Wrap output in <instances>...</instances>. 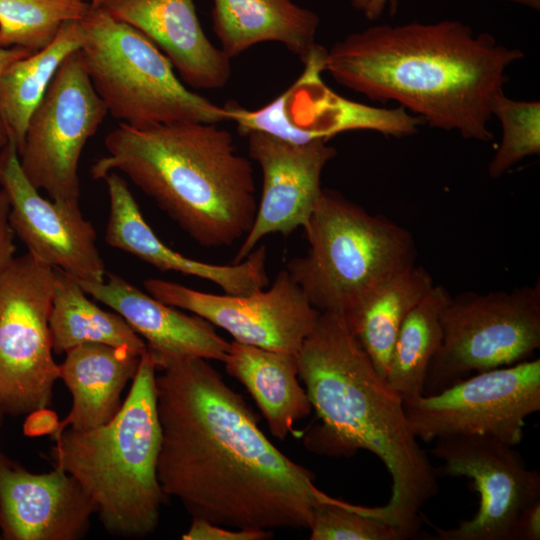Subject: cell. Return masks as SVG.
<instances>
[{"instance_id": "cell-1", "label": "cell", "mask_w": 540, "mask_h": 540, "mask_svg": "<svg viewBox=\"0 0 540 540\" xmlns=\"http://www.w3.org/2000/svg\"><path fill=\"white\" fill-rule=\"evenodd\" d=\"M159 371L157 475L166 497L230 528L309 529L314 507L333 497L267 438L243 397L203 358Z\"/></svg>"}, {"instance_id": "cell-2", "label": "cell", "mask_w": 540, "mask_h": 540, "mask_svg": "<svg viewBox=\"0 0 540 540\" xmlns=\"http://www.w3.org/2000/svg\"><path fill=\"white\" fill-rule=\"evenodd\" d=\"M518 48L459 20L380 24L327 50L324 72L372 101L396 102L430 127L489 142L488 127Z\"/></svg>"}, {"instance_id": "cell-3", "label": "cell", "mask_w": 540, "mask_h": 540, "mask_svg": "<svg viewBox=\"0 0 540 540\" xmlns=\"http://www.w3.org/2000/svg\"><path fill=\"white\" fill-rule=\"evenodd\" d=\"M297 363L321 420L308 434L309 449L336 455L364 449L379 457L392 485L389 501L375 512L400 540L415 538L421 509L439 491L436 468L411 429L402 398L376 370L343 312H320Z\"/></svg>"}, {"instance_id": "cell-4", "label": "cell", "mask_w": 540, "mask_h": 540, "mask_svg": "<svg viewBox=\"0 0 540 540\" xmlns=\"http://www.w3.org/2000/svg\"><path fill=\"white\" fill-rule=\"evenodd\" d=\"M104 145L91 177L123 173L200 246H231L250 231L258 206L252 165L219 124L119 123Z\"/></svg>"}, {"instance_id": "cell-5", "label": "cell", "mask_w": 540, "mask_h": 540, "mask_svg": "<svg viewBox=\"0 0 540 540\" xmlns=\"http://www.w3.org/2000/svg\"><path fill=\"white\" fill-rule=\"evenodd\" d=\"M156 371L146 351L128 395L110 421L87 430L66 427L54 438V466L76 479L105 530L119 537L152 534L166 498L157 475L161 428Z\"/></svg>"}, {"instance_id": "cell-6", "label": "cell", "mask_w": 540, "mask_h": 540, "mask_svg": "<svg viewBox=\"0 0 540 540\" xmlns=\"http://www.w3.org/2000/svg\"><path fill=\"white\" fill-rule=\"evenodd\" d=\"M303 229L308 250L286 270L319 312L345 313L380 283L415 265L416 246L407 229L334 190L322 189Z\"/></svg>"}, {"instance_id": "cell-7", "label": "cell", "mask_w": 540, "mask_h": 540, "mask_svg": "<svg viewBox=\"0 0 540 540\" xmlns=\"http://www.w3.org/2000/svg\"><path fill=\"white\" fill-rule=\"evenodd\" d=\"M80 22L82 62L108 113L120 123L228 120L225 106L188 89L168 58L132 26L92 5Z\"/></svg>"}, {"instance_id": "cell-8", "label": "cell", "mask_w": 540, "mask_h": 540, "mask_svg": "<svg viewBox=\"0 0 540 540\" xmlns=\"http://www.w3.org/2000/svg\"><path fill=\"white\" fill-rule=\"evenodd\" d=\"M443 338L423 395L437 394L472 374L527 360L540 347V284L511 291L451 296Z\"/></svg>"}, {"instance_id": "cell-9", "label": "cell", "mask_w": 540, "mask_h": 540, "mask_svg": "<svg viewBox=\"0 0 540 540\" xmlns=\"http://www.w3.org/2000/svg\"><path fill=\"white\" fill-rule=\"evenodd\" d=\"M55 269L26 253L0 273V408L44 411L59 379L49 329Z\"/></svg>"}, {"instance_id": "cell-10", "label": "cell", "mask_w": 540, "mask_h": 540, "mask_svg": "<svg viewBox=\"0 0 540 540\" xmlns=\"http://www.w3.org/2000/svg\"><path fill=\"white\" fill-rule=\"evenodd\" d=\"M107 114L79 50L71 53L29 120L18 153L28 180L51 200L79 205L81 153Z\"/></svg>"}, {"instance_id": "cell-11", "label": "cell", "mask_w": 540, "mask_h": 540, "mask_svg": "<svg viewBox=\"0 0 540 540\" xmlns=\"http://www.w3.org/2000/svg\"><path fill=\"white\" fill-rule=\"evenodd\" d=\"M417 439L482 435L516 446L525 420L540 410V360L472 374L433 395L404 404Z\"/></svg>"}, {"instance_id": "cell-12", "label": "cell", "mask_w": 540, "mask_h": 540, "mask_svg": "<svg viewBox=\"0 0 540 540\" xmlns=\"http://www.w3.org/2000/svg\"><path fill=\"white\" fill-rule=\"evenodd\" d=\"M431 454L442 461L438 477H467L479 493L477 513L457 527H435L436 540H510L512 527L540 499V474L514 445L482 435L436 438Z\"/></svg>"}, {"instance_id": "cell-13", "label": "cell", "mask_w": 540, "mask_h": 540, "mask_svg": "<svg viewBox=\"0 0 540 540\" xmlns=\"http://www.w3.org/2000/svg\"><path fill=\"white\" fill-rule=\"evenodd\" d=\"M144 287L159 301L224 329L234 341L274 351L297 354L320 315L286 269L269 289L246 295L212 294L157 278L146 279Z\"/></svg>"}, {"instance_id": "cell-14", "label": "cell", "mask_w": 540, "mask_h": 540, "mask_svg": "<svg viewBox=\"0 0 540 540\" xmlns=\"http://www.w3.org/2000/svg\"><path fill=\"white\" fill-rule=\"evenodd\" d=\"M0 186L7 194L10 225L28 254L78 280L102 282L104 261L96 231L79 205L48 200L25 176L13 140L0 150Z\"/></svg>"}, {"instance_id": "cell-15", "label": "cell", "mask_w": 540, "mask_h": 540, "mask_svg": "<svg viewBox=\"0 0 540 540\" xmlns=\"http://www.w3.org/2000/svg\"><path fill=\"white\" fill-rule=\"evenodd\" d=\"M246 136L249 155L261 169L262 193L233 263L243 261L267 235H289L306 225L323 189V169L336 155L325 140L294 144L261 132Z\"/></svg>"}, {"instance_id": "cell-16", "label": "cell", "mask_w": 540, "mask_h": 540, "mask_svg": "<svg viewBox=\"0 0 540 540\" xmlns=\"http://www.w3.org/2000/svg\"><path fill=\"white\" fill-rule=\"evenodd\" d=\"M93 514V501L66 471L33 473L0 449L1 539L77 540Z\"/></svg>"}, {"instance_id": "cell-17", "label": "cell", "mask_w": 540, "mask_h": 540, "mask_svg": "<svg viewBox=\"0 0 540 540\" xmlns=\"http://www.w3.org/2000/svg\"><path fill=\"white\" fill-rule=\"evenodd\" d=\"M147 37L168 58L182 82L219 89L231 77V58L205 34L194 0H91Z\"/></svg>"}, {"instance_id": "cell-18", "label": "cell", "mask_w": 540, "mask_h": 540, "mask_svg": "<svg viewBox=\"0 0 540 540\" xmlns=\"http://www.w3.org/2000/svg\"><path fill=\"white\" fill-rule=\"evenodd\" d=\"M103 180L110 201L105 241L111 247L127 252L163 272H178L208 280L224 293L246 295L265 289L266 247H256L243 261L213 264L194 260L165 245L145 221L127 182L118 172Z\"/></svg>"}, {"instance_id": "cell-19", "label": "cell", "mask_w": 540, "mask_h": 540, "mask_svg": "<svg viewBox=\"0 0 540 540\" xmlns=\"http://www.w3.org/2000/svg\"><path fill=\"white\" fill-rule=\"evenodd\" d=\"M106 277L102 282L76 280L87 295L127 321L145 341L157 370L181 359L225 360L230 343L207 320L178 311L117 274Z\"/></svg>"}, {"instance_id": "cell-20", "label": "cell", "mask_w": 540, "mask_h": 540, "mask_svg": "<svg viewBox=\"0 0 540 540\" xmlns=\"http://www.w3.org/2000/svg\"><path fill=\"white\" fill-rule=\"evenodd\" d=\"M59 364L61 379L72 395V407L52 432L66 427L87 430L110 421L122 405L121 394L132 381L140 355L105 344L86 343L69 349Z\"/></svg>"}, {"instance_id": "cell-21", "label": "cell", "mask_w": 540, "mask_h": 540, "mask_svg": "<svg viewBox=\"0 0 540 540\" xmlns=\"http://www.w3.org/2000/svg\"><path fill=\"white\" fill-rule=\"evenodd\" d=\"M291 86L289 107L294 123L312 138L329 141L352 130H371L405 137L418 132L423 120L402 107L369 106L340 96L324 85L323 63L311 58Z\"/></svg>"}, {"instance_id": "cell-22", "label": "cell", "mask_w": 540, "mask_h": 540, "mask_svg": "<svg viewBox=\"0 0 540 540\" xmlns=\"http://www.w3.org/2000/svg\"><path fill=\"white\" fill-rule=\"evenodd\" d=\"M212 1V29L231 59L259 43L276 42L303 62L317 45L319 16L291 0Z\"/></svg>"}, {"instance_id": "cell-23", "label": "cell", "mask_w": 540, "mask_h": 540, "mask_svg": "<svg viewBox=\"0 0 540 540\" xmlns=\"http://www.w3.org/2000/svg\"><path fill=\"white\" fill-rule=\"evenodd\" d=\"M223 362L226 372L254 399L274 437L284 439L311 412L300 384L297 354L233 341Z\"/></svg>"}, {"instance_id": "cell-24", "label": "cell", "mask_w": 540, "mask_h": 540, "mask_svg": "<svg viewBox=\"0 0 540 540\" xmlns=\"http://www.w3.org/2000/svg\"><path fill=\"white\" fill-rule=\"evenodd\" d=\"M433 286L430 273L415 264L380 283L344 313L351 332L381 376L386 377L405 318Z\"/></svg>"}, {"instance_id": "cell-25", "label": "cell", "mask_w": 540, "mask_h": 540, "mask_svg": "<svg viewBox=\"0 0 540 540\" xmlns=\"http://www.w3.org/2000/svg\"><path fill=\"white\" fill-rule=\"evenodd\" d=\"M55 354L86 343L105 344L142 356L145 341L115 311H105L87 297L76 278L55 269L49 315Z\"/></svg>"}, {"instance_id": "cell-26", "label": "cell", "mask_w": 540, "mask_h": 540, "mask_svg": "<svg viewBox=\"0 0 540 540\" xmlns=\"http://www.w3.org/2000/svg\"><path fill=\"white\" fill-rule=\"evenodd\" d=\"M80 21L64 23L54 41L11 63L0 77V117L21 151L29 120L45 96L62 62L80 49Z\"/></svg>"}, {"instance_id": "cell-27", "label": "cell", "mask_w": 540, "mask_h": 540, "mask_svg": "<svg viewBox=\"0 0 540 540\" xmlns=\"http://www.w3.org/2000/svg\"><path fill=\"white\" fill-rule=\"evenodd\" d=\"M450 298L443 286L434 284L398 332L385 378L404 404L423 395L429 366L442 342L441 316Z\"/></svg>"}, {"instance_id": "cell-28", "label": "cell", "mask_w": 540, "mask_h": 540, "mask_svg": "<svg viewBox=\"0 0 540 540\" xmlns=\"http://www.w3.org/2000/svg\"><path fill=\"white\" fill-rule=\"evenodd\" d=\"M90 8L86 0H0V46L42 50L64 23L82 20Z\"/></svg>"}, {"instance_id": "cell-29", "label": "cell", "mask_w": 540, "mask_h": 540, "mask_svg": "<svg viewBox=\"0 0 540 540\" xmlns=\"http://www.w3.org/2000/svg\"><path fill=\"white\" fill-rule=\"evenodd\" d=\"M492 116L500 122L502 137L488 174L498 179L525 157L540 153V102L511 99L504 92L495 101Z\"/></svg>"}, {"instance_id": "cell-30", "label": "cell", "mask_w": 540, "mask_h": 540, "mask_svg": "<svg viewBox=\"0 0 540 540\" xmlns=\"http://www.w3.org/2000/svg\"><path fill=\"white\" fill-rule=\"evenodd\" d=\"M311 540H400L396 530L377 517L373 507L332 498L313 509Z\"/></svg>"}, {"instance_id": "cell-31", "label": "cell", "mask_w": 540, "mask_h": 540, "mask_svg": "<svg viewBox=\"0 0 540 540\" xmlns=\"http://www.w3.org/2000/svg\"><path fill=\"white\" fill-rule=\"evenodd\" d=\"M272 536L270 530L230 528L202 518H192L183 540H265Z\"/></svg>"}, {"instance_id": "cell-32", "label": "cell", "mask_w": 540, "mask_h": 540, "mask_svg": "<svg viewBox=\"0 0 540 540\" xmlns=\"http://www.w3.org/2000/svg\"><path fill=\"white\" fill-rule=\"evenodd\" d=\"M10 205L7 194L0 189V273L15 258L14 231L9 221Z\"/></svg>"}, {"instance_id": "cell-33", "label": "cell", "mask_w": 540, "mask_h": 540, "mask_svg": "<svg viewBox=\"0 0 540 540\" xmlns=\"http://www.w3.org/2000/svg\"><path fill=\"white\" fill-rule=\"evenodd\" d=\"M540 539V499L528 506L516 519L510 540Z\"/></svg>"}, {"instance_id": "cell-34", "label": "cell", "mask_w": 540, "mask_h": 540, "mask_svg": "<svg viewBox=\"0 0 540 540\" xmlns=\"http://www.w3.org/2000/svg\"><path fill=\"white\" fill-rule=\"evenodd\" d=\"M351 5L363 16L375 21L386 11L392 16L397 12L399 0H351Z\"/></svg>"}, {"instance_id": "cell-35", "label": "cell", "mask_w": 540, "mask_h": 540, "mask_svg": "<svg viewBox=\"0 0 540 540\" xmlns=\"http://www.w3.org/2000/svg\"><path fill=\"white\" fill-rule=\"evenodd\" d=\"M32 51L22 47H1L0 46V77L6 68L14 61L24 58L31 54ZM7 130L0 117V150L9 142Z\"/></svg>"}, {"instance_id": "cell-36", "label": "cell", "mask_w": 540, "mask_h": 540, "mask_svg": "<svg viewBox=\"0 0 540 540\" xmlns=\"http://www.w3.org/2000/svg\"><path fill=\"white\" fill-rule=\"evenodd\" d=\"M505 1L523 5L536 11L540 10V0H505Z\"/></svg>"}, {"instance_id": "cell-37", "label": "cell", "mask_w": 540, "mask_h": 540, "mask_svg": "<svg viewBox=\"0 0 540 540\" xmlns=\"http://www.w3.org/2000/svg\"><path fill=\"white\" fill-rule=\"evenodd\" d=\"M3 415H4V413H3V411H2L1 408H0V426H1V424H2Z\"/></svg>"}, {"instance_id": "cell-38", "label": "cell", "mask_w": 540, "mask_h": 540, "mask_svg": "<svg viewBox=\"0 0 540 540\" xmlns=\"http://www.w3.org/2000/svg\"><path fill=\"white\" fill-rule=\"evenodd\" d=\"M0 539H1V536H0Z\"/></svg>"}]
</instances>
